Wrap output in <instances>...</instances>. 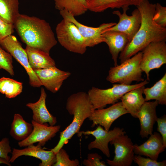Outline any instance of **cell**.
I'll return each instance as SVG.
<instances>
[{
	"mask_svg": "<svg viewBox=\"0 0 166 166\" xmlns=\"http://www.w3.org/2000/svg\"><path fill=\"white\" fill-rule=\"evenodd\" d=\"M141 15L140 27L119 57L121 63L141 51L150 43L166 40V28L156 23L153 19L156 4L144 0L136 6Z\"/></svg>",
	"mask_w": 166,
	"mask_h": 166,
	"instance_id": "1",
	"label": "cell"
},
{
	"mask_svg": "<svg viewBox=\"0 0 166 166\" xmlns=\"http://www.w3.org/2000/svg\"><path fill=\"white\" fill-rule=\"evenodd\" d=\"M14 25L26 46L49 53L57 43L50 25L44 19L20 14Z\"/></svg>",
	"mask_w": 166,
	"mask_h": 166,
	"instance_id": "2",
	"label": "cell"
},
{
	"mask_svg": "<svg viewBox=\"0 0 166 166\" xmlns=\"http://www.w3.org/2000/svg\"><path fill=\"white\" fill-rule=\"evenodd\" d=\"M66 108L69 113L73 115V120L65 130L60 132L57 144L51 150L56 154L73 136L80 131L85 120L89 118L94 110L88 93L79 92L70 95L68 98Z\"/></svg>",
	"mask_w": 166,
	"mask_h": 166,
	"instance_id": "3",
	"label": "cell"
},
{
	"mask_svg": "<svg viewBox=\"0 0 166 166\" xmlns=\"http://www.w3.org/2000/svg\"><path fill=\"white\" fill-rule=\"evenodd\" d=\"M142 53L140 51L131 58L111 67L106 80L111 83L130 85L133 81H143L142 71L140 66Z\"/></svg>",
	"mask_w": 166,
	"mask_h": 166,
	"instance_id": "4",
	"label": "cell"
},
{
	"mask_svg": "<svg viewBox=\"0 0 166 166\" xmlns=\"http://www.w3.org/2000/svg\"><path fill=\"white\" fill-rule=\"evenodd\" d=\"M148 83L146 79L140 83L132 85L114 83L112 87L106 89L93 87L87 93L94 109H102L107 105L118 102L127 92L141 85H146Z\"/></svg>",
	"mask_w": 166,
	"mask_h": 166,
	"instance_id": "5",
	"label": "cell"
},
{
	"mask_svg": "<svg viewBox=\"0 0 166 166\" xmlns=\"http://www.w3.org/2000/svg\"><path fill=\"white\" fill-rule=\"evenodd\" d=\"M57 40L68 50L81 54L88 47L86 42L76 26L73 23L63 19L55 29Z\"/></svg>",
	"mask_w": 166,
	"mask_h": 166,
	"instance_id": "6",
	"label": "cell"
},
{
	"mask_svg": "<svg viewBox=\"0 0 166 166\" xmlns=\"http://www.w3.org/2000/svg\"><path fill=\"white\" fill-rule=\"evenodd\" d=\"M0 45L23 66L29 76L31 86L39 87L42 85L30 66L25 49L22 48V44L15 36L11 35L0 40Z\"/></svg>",
	"mask_w": 166,
	"mask_h": 166,
	"instance_id": "7",
	"label": "cell"
},
{
	"mask_svg": "<svg viewBox=\"0 0 166 166\" xmlns=\"http://www.w3.org/2000/svg\"><path fill=\"white\" fill-rule=\"evenodd\" d=\"M166 41L152 42L142 51L140 66L146 74L147 80L150 81L149 72L152 70L159 69L166 64Z\"/></svg>",
	"mask_w": 166,
	"mask_h": 166,
	"instance_id": "8",
	"label": "cell"
},
{
	"mask_svg": "<svg viewBox=\"0 0 166 166\" xmlns=\"http://www.w3.org/2000/svg\"><path fill=\"white\" fill-rule=\"evenodd\" d=\"M59 11L60 14L63 19L73 23L76 26L85 40L87 47H93L104 42L103 34L107 29L114 26L117 23L112 22L102 23L97 27L89 26L79 22L74 16L65 10Z\"/></svg>",
	"mask_w": 166,
	"mask_h": 166,
	"instance_id": "9",
	"label": "cell"
},
{
	"mask_svg": "<svg viewBox=\"0 0 166 166\" xmlns=\"http://www.w3.org/2000/svg\"><path fill=\"white\" fill-rule=\"evenodd\" d=\"M109 143L114 147L115 156L112 160H107L111 166H130L134 156V145L125 134L118 136Z\"/></svg>",
	"mask_w": 166,
	"mask_h": 166,
	"instance_id": "10",
	"label": "cell"
},
{
	"mask_svg": "<svg viewBox=\"0 0 166 166\" xmlns=\"http://www.w3.org/2000/svg\"><path fill=\"white\" fill-rule=\"evenodd\" d=\"M125 134L126 132L123 128L115 127L112 130L107 131L101 126L98 125L94 130L80 131L77 135L79 137L82 135L93 136L95 139L89 144L88 149L89 150L94 148L99 149L107 157H109L110 154L109 143L118 136Z\"/></svg>",
	"mask_w": 166,
	"mask_h": 166,
	"instance_id": "11",
	"label": "cell"
},
{
	"mask_svg": "<svg viewBox=\"0 0 166 166\" xmlns=\"http://www.w3.org/2000/svg\"><path fill=\"white\" fill-rule=\"evenodd\" d=\"M122 9L123 10L122 14L118 10L113 12V14L119 17V22L114 26L107 29L106 31L114 30L123 33L127 36L129 42L140 27L141 15L137 8L132 11L131 16L127 15L126 13L127 11L129 9V7H124Z\"/></svg>",
	"mask_w": 166,
	"mask_h": 166,
	"instance_id": "12",
	"label": "cell"
},
{
	"mask_svg": "<svg viewBox=\"0 0 166 166\" xmlns=\"http://www.w3.org/2000/svg\"><path fill=\"white\" fill-rule=\"evenodd\" d=\"M128 113L121 102H118L106 109H94L89 118L93 122L92 127L100 125L105 130L109 131L114 121Z\"/></svg>",
	"mask_w": 166,
	"mask_h": 166,
	"instance_id": "13",
	"label": "cell"
},
{
	"mask_svg": "<svg viewBox=\"0 0 166 166\" xmlns=\"http://www.w3.org/2000/svg\"><path fill=\"white\" fill-rule=\"evenodd\" d=\"M31 123L32 131L26 139L18 142V145L20 147H26L36 143H38L37 145L42 147L55 136L61 127L60 125L49 126L38 123L33 120Z\"/></svg>",
	"mask_w": 166,
	"mask_h": 166,
	"instance_id": "14",
	"label": "cell"
},
{
	"mask_svg": "<svg viewBox=\"0 0 166 166\" xmlns=\"http://www.w3.org/2000/svg\"><path fill=\"white\" fill-rule=\"evenodd\" d=\"M34 71L42 85L53 93L59 90L64 81L71 75L69 72L61 70L56 66Z\"/></svg>",
	"mask_w": 166,
	"mask_h": 166,
	"instance_id": "15",
	"label": "cell"
},
{
	"mask_svg": "<svg viewBox=\"0 0 166 166\" xmlns=\"http://www.w3.org/2000/svg\"><path fill=\"white\" fill-rule=\"evenodd\" d=\"M22 149H13L12 156L10 160V163H13L20 156H32L41 161L39 166H51L56 161L55 154L51 150H46L42 147L33 144L26 147Z\"/></svg>",
	"mask_w": 166,
	"mask_h": 166,
	"instance_id": "16",
	"label": "cell"
},
{
	"mask_svg": "<svg viewBox=\"0 0 166 166\" xmlns=\"http://www.w3.org/2000/svg\"><path fill=\"white\" fill-rule=\"evenodd\" d=\"M159 105L155 100L145 101L141 106L138 114L140 129V135L142 138H147L152 133L154 124L157 118L156 107Z\"/></svg>",
	"mask_w": 166,
	"mask_h": 166,
	"instance_id": "17",
	"label": "cell"
},
{
	"mask_svg": "<svg viewBox=\"0 0 166 166\" xmlns=\"http://www.w3.org/2000/svg\"><path fill=\"white\" fill-rule=\"evenodd\" d=\"M134 152L137 155L144 156L152 160H157L159 154L164 152V146L160 133L154 132L149 138L140 145H134Z\"/></svg>",
	"mask_w": 166,
	"mask_h": 166,
	"instance_id": "18",
	"label": "cell"
},
{
	"mask_svg": "<svg viewBox=\"0 0 166 166\" xmlns=\"http://www.w3.org/2000/svg\"><path fill=\"white\" fill-rule=\"evenodd\" d=\"M46 97L44 89L42 88L39 100L35 103H28L26 105L32 111L33 121L40 124L48 123L50 125L53 126L57 122V118L47 109L46 105Z\"/></svg>",
	"mask_w": 166,
	"mask_h": 166,
	"instance_id": "19",
	"label": "cell"
},
{
	"mask_svg": "<svg viewBox=\"0 0 166 166\" xmlns=\"http://www.w3.org/2000/svg\"><path fill=\"white\" fill-rule=\"evenodd\" d=\"M104 42L108 45L114 66L118 65L117 58L119 53L124 49L129 42L127 36L125 34L114 30H108L102 34Z\"/></svg>",
	"mask_w": 166,
	"mask_h": 166,
	"instance_id": "20",
	"label": "cell"
},
{
	"mask_svg": "<svg viewBox=\"0 0 166 166\" xmlns=\"http://www.w3.org/2000/svg\"><path fill=\"white\" fill-rule=\"evenodd\" d=\"M145 85H141L127 92L120 99L124 107L135 118H137L138 113L145 102L143 96Z\"/></svg>",
	"mask_w": 166,
	"mask_h": 166,
	"instance_id": "21",
	"label": "cell"
},
{
	"mask_svg": "<svg viewBox=\"0 0 166 166\" xmlns=\"http://www.w3.org/2000/svg\"><path fill=\"white\" fill-rule=\"evenodd\" d=\"M144 0H86L88 10L98 13L109 8H123L130 6H136Z\"/></svg>",
	"mask_w": 166,
	"mask_h": 166,
	"instance_id": "22",
	"label": "cell"
},
{
	"mask_svg": "<svg viewBox=\"0 0 166 166\" xmlns=\"http://www.w3.org/2000/svg\"><path fill=\"white\" fill-rule=\"evenodd\" d=\"M25 50L29 64L33 70L56 66L49 53L27 46Z\"/></svg>",
	"mask_w": 166,
	"mask_h": 166,
	"instance_id": "23",
	"label": "cell"
},
{
	"mask_svg": "<svg viewBox=\"0 0 166 166\" xmlns=\"http://www.w3.org/2000/svg\"><path fill=\"white\" fill-rule=\"evenodd\" d=\"M33 129L32 123L27 122L19 114H14L10 132L14 139L19 141L23 140L30 135Z\"/></svg>",
	"mask_w": 166,
	"mask_h": 166,
	"instance_id": "24",
	"label": "cell"
},
{
	"mask_svg": "<svg viewBox=\"0 0 166 166\" xmlns=\"http://www.w3.org/2000/svg\"><path fill=\"white\" fill-rule=\"evenodd\" d=\"M143 93L145 101L151 100L157 101L159 104L166 105V73L150 88H144Z\"/></svg>",
	"mask_w": 166,
	"mask_h": 166,
	"instance_id": "25",
	"label": "cell"
},
{
	"mask_svg": "<svg viewBox=\"0 0 166 166\" xmlns=\"http://www.w3.org/2000/svg\"><path fill=\"white\" fill-rule=\"evenodd\" d=\"M18 0H0V18L14 24L20 14Z\"/></svg>",
	"mask_w": 166,
	"mask_h": 166,
	"instance_id": "26",
	"label": "cell"
},
{
	"mask_svg": "<svg viewBox=\"0 0 166 166\" xmlns=\"http://www.w3.org/2000/svg\"><path fill=\"white\" fill-rule=\"evenodd\" d=\"M56 9L65 10L74 16L85 13L88 10L86 0H54Z\"/></svg>",
	"mask_w": 166,
	"mask_h": 166,
	"instance_id": "27",
	"label": "cell"
},
{
	"mask_svg": "<svg viewBox=\"0 0 166 166\" xmlns=\"http://www.w3.org/2000/svg\"><path fill=\"white\" fill-rule=\"evenodd\" d=\"M22 82L4 77L0 78V92L8 98L17 96L22 93Z\"/></svg>",
	"mask_w": 166,
	"mask_h": 166,
	"instance_id": "28",
	"label": "cell"
},
{
	"mask_svg": "<svg viewBox=\"0 0 166 166\" xmlns=\"http://www.w3.org/2000/svg\"><path fill=\"white\" fill-rule=\"evenodd\" d=\"M56 161L53 166H77L79 164L78 159L70 160L66 151L61 148L55 154Z\"/></svg>",
	"mask_w": 166,
	"mask_h": 166,
	"instance_id": "29",
	"label": "cell"
},
{
	"mask_svg": "<svg viewBox=\"0 0 166 166\" xmlns=\"http://www.w3.org/2000/svg\"><path fill=\"white\" fill-rule=\"evenodd\" d=\"M12 57L0 45V69H2L11 76L14 75Z\"/></svg>",
	"mask_w": 166,
	"mask_h": 166,
	"instance_id": "30",
	"label": "cell"
},
{
	"mask_svg": "<svg viewBox=\"0 0 166 166\" xmlns=\"http://www.w3.org/2000/svg\"><path fill=\"white\" fill-rule=\"evenodd\" d=\"M155 22L163 27H166V7L160 3L156 4L155 9L153 17Z\"/></svg>",
	"mask_w": 166,
	"mask_h": 166,
	"instance_id": "31",
	"label": "cell"
},
{
	"mask_svg": "<svg viewBox=\"0 0 166 166\" xmlns=\"http://www.w3.org/2000/svg\"><path fill=\"white\" fill-rule=\"evenodd\" d=\"M133 161L139 166H166V161H158L149 158H145L139 155H134Z\"/></svg>",
	"mask_w": 166,
	"mask_h": 166,
	"instance_id": "32",
	"label": "cell"
},
{
	"mask_svg": "<svg viewBox=\"0 0 166 166\" xmlns=\"http://www.w3.org/2000/svg\"><path fill=\"white\" fill-rule=\"evenodd\" d=\"M102 159V156L97 153H89L82 164L85 166H106L105 162L101 160Z\"/></svg>",
	"mask_w": 166,
	"mask_h": 166,
	"instance_id": "33",
	"label": "cell"
},
{
	"mask_svg": "<svg viewBox=\"0 0 166 166\" xmlns=\"http://www.w3.org/2000/svg\"><path fill=\"white\" fill-rule=\"evenodd\" d=\"M12 151L9 139L7 137L3 138L0 141V157L9 161L10 157L9 154Z\"/></svg>",
	"mask_w": 166,
	"mask_h": 166,
	"instance_id": "34",
	"label": "cell"
},
{
	"mask_svg": "<svg viewBox=\"0 0 166 166\" xmlns=\"http://www.w3.org/2000/svg\"><path fill=\"white\" fill-rule=\"evenodd\" d=\"M14 29L13 24L7 23L0 18V40L12 35Z\"/></svg>",
	"mask_w": 166,
	"mask_h": 166,
	"instance_id": "35",
	"label": "cell"
},
{
	"mask_svg": "<svg viewBox=\"0 0 166 166\" xmlns=\"http://www.w3.org/2000/svg\"><path fill=\"white\" fill-rule=\"evenodd\" d=\"M157 131L160 132L162 137L163 144L166 148V116L164 115L160 117H157Z\"/></svg>",
	"mask_w": 166,
	"mask_h": 166,
	"instance_id": "36",
	"label": "cell"
},
{
	"mask_svg": "<svg viewBox=\"0 0 166 166\" xmlns=\"http://www.w3.org/2000/svg\"><path fill=\"white\" fill-rule=\"evenodd\" d=\"M5 164L9 166H11L10 163L9 161L4 158L0 157V164Z\"/></svg>",
	"mask_w": 166,
	"mask_h": 166,
	"instance_id": "37",
	"label": "cell"
}]
</instances>
